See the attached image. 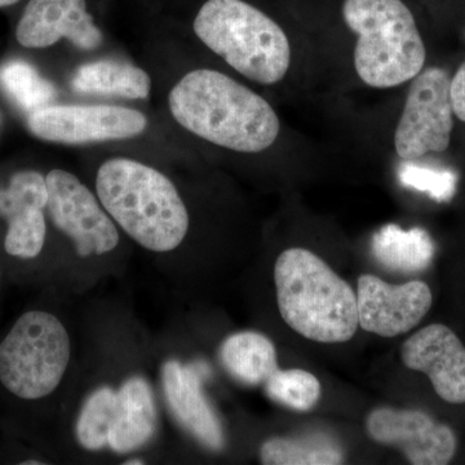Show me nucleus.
<instances>
[{"instance_id":"2","label":"nucleus","mask_w":465,"mask_h":465,"mask_svg":"<svg viewBox=\"0 0 465 465\" xmlns=\"http://www.w3.org/2000/svg\"><path fill=\"white\" fill-rule=\"evenodd\" d=\"M96 192L110 217L145 249L168 252L186 237L188 210L176 186L155 168L110 159L97 173Z\"/></svg>"},{"instance_id":"27","label":"nucleus","mask_w":465,"mask_h":465,"mask_svg":"<svg viewBox=\"0 0 465 465\" xmlns=\"http://www.w3.org/2000/svg\"><path fill=\"white\" fill-rule=\"evenodd\" d=\"M124 464L125 465H136V464L143 465V460H139V459H134V460L125 461Z\"/></svg>"},{"instance_id":"17","label":"nucleus","mask_w":465,"mask_h":465,"mask_svg":"<svg viewBox=\"0 0 465 465\" xmlns=\"http://www.w3.org/2000/svg\"><path fill=\"white\" fill-rule=\"evenodd\" d=\"M72 87L79 94L142 100L149 96L152 79L140 67L114 60H100L79 67L73 76Z\"/></svg>"},{"instance_id":"7","label":"nucleus","mask_w":465,"mask_h":465,"mask_svg":"<svg viewBox=\"0 0 465 465\" xmlns=\"http://www.w3.org/2000/svg\"><path fill=\"white\" fill-rule=\"evenodd\" d=\"M451 76L442 67H424L410 84L394 150L403 161H415L448 150L454 128Z\"/></svg>"},{"instance_id":"28","label":"nucleus","mask_w":465,"mask_h":465,"mask_svg":"<svg viewBox=\"0 0 465 465\" xmlns=\"http://www.w3.org/2000/svg\"><path fill=\"white\" fill-rule=\"evenodd\" d=\"M0 278H2V275H0Z\"/></svg>"},{"instance_id":"9","label":"nucleus","mask_w":465,"mask_h":465,"mask_svg":"<svg viewBox=\"0 0 465 465\" xmlns=\"http://www.w3.org/2000/svg\"><path fill=\"white\" fill-rule=\"evenodd\" d=\"M54 224L74 242L78 255H103L118 246L119 232L90 189L74 174L52 170L45 177Z\"/></svg>"},{"instance_id":"8","label":"nucleus","mask_w":465,"mask_h":465,"mask_svg":"<svg viewBox=\"0 0 465 465\" xmlns=\"http://www.w3.org/2000/svg\"><path fill=\"white\" fill-rule=\"evenodd\" d=\"M146 125L143 113L113 105H47L27 118L34 136L69 145L131 139Z\"/></svg>"},{"instance_id":"18","label":"nucleus","mask_w":465,"mask_h":465,"mask_svg":"<svg viewBox=\"0 0 465 465\" xmlns=\"http://www.w3.org/2000/svg\"><path fill=\"white\" fill-rule=\"evenodd\" d=\"M226 371L246 385L265 384L278 370L277 351L271 339L259 332L229 336L220 351Z\"/></svg>"},{"instance_id":"23","label":"nucleus","mask_w":465,"mask_h":465,"mask_svg":"<svg viewBox=\"0 0 465 465\" xmlns=\"http://www.w3.org/2000/svg\"><path fill=\"white\" fill-rule=\"evenodd\" d=\"M264 385L269 399L296 411L313 409L322 394L316 376L302 369L277 370Z\"/></svg>"},{"instance_id":"15","label":"nucleus","mask_w":465,"mask_h":465,"mask_svg":"<svg viewBox=\"0 0 465 465\" xmlns=\"http://www.w3.org/2000/svg\"><path fill=\"white\" fill-rule=\"evenodd\" d=\"M208 367L197 362L183 365L168 361L163 366V388L168 405L180 424L211 450L224 448L222 424L202 391Z\"/></svg>"},{"instance_id":"6","label":"nucleus","mask_w":465,"mask_h":465,"mask_svg":"<svg viewBox=\"0 0 465 465\" xmlns=\"http://www.w3.org/2000/svg\"><path fill=\"white\" fill-rule=\"evenodd\" d=\"M70 356L65 326L47 312H27L0 344V381L18 399H45L63 381Z\"/></svg>"},{"instance_id":"12","label":"nucleus","mask_w":465,"mask_h":465,"mask_svg":"<svg viewBox=\"0 0 465 465\" xmlns=\"http://www.w3.org/2000/svg\"><path fill=\"white\" fill-rule=\"evenodd\" d=\"M401 361L427 375L440 399L465 403V347L450 327L434 323L416 331L403 342Z\"/></svg>"},{"instance_id":"20","label":"nucleus","mask_w":465,"mask_h":465,"mask_svg":"<svg viewBox=\"0 0 465 465\" xmlns=\"http://www.w3.org/2000/svg\"><path fill=\"white\" fill-rule=\"evenodd\" d=\"M260 459L265 465H336L344 461V455L332 440L317 434L268 440L260 449Z\"/></svg>"},{"instance_id":"26","label":"nucleus","mask_w":465,"mask_h":465,"mask_svg":"<svg viewBox=\"0 0 465 465\" xmlns=\"http://www.w3.org/2000/svg\"><path fill=\"white\" fill-rule=\"evenodd\" d=\"M18 0H0V8L8 7V5H15Z\"/></svg>"},{"instance_id":"25","label":"nucleus","mask_w":465,"mask_h":465,"mask_svg":"<svg viewBox=\"0 0 465 465\" xmlns=\"http://www.w3.org/2000/svg\"><path fill=\"white\" fill-rule=\"evenodd\" d=\"M451 101L455 116L465 124V61L451 76Z\"/></svg>"},{"instance_id":"1","label":"nucleus","mask_w":465,"mask_h":465,"mask_svg":"<svg viewBox=\"0 0 465 465\" xmlns=\"http://www.w3.org/2000/svg\"><path fill=\"white\" fill-rule=\"evenodd\" d=\"M168 105L174 121L189 133L232 152L256 154L272 148L280 136L273 106L216 70L183 75L171 90Z\"/></svg>"},{"instance_id":"16","label":"nucleus","mask_w":465,"mask_h":465,"mask_svg":"<svg viewBox=\"0 0 465 465\" xmlns=\"http://www.w3.org/2000/svg\"><path fill=\"white\" fill-rule=\"evenodd\" d=\"M157 412L148 382L131 378L118 391V409L109 433L108 446L115 452H130L145 445L155 432Z\"/></svg>"},{"instance_id":"11","label":"nucleus","mask_w":465,"mask_h":465,"mask_svg":"<svg viewBox=\"0 0 465 465\" xmlns=\"http://www.w3.org/2000/svg\"><path fill=\"white\" fill-rule=\"evenodd\" d=\"M366 428L375 442L400 449L414 465L449 464L457 452L451 428L419 410L376 409Z\"/></svg>"},{"instance_id":"21","label":"nucleus","mask_w":465,"mask_h":465,"mask_svg":"<svg viewBox=\"0 0 465 465\" xmlns=\"http://www.w3.org/2000/svg\"><path fill=\"white\" fill-rule=\"evenodd\" d=\"M0 88L18 108L33 113L45 108L56 96L54 84L25 61H8L0 66Z\"/></svg>"},{"instance_id":"5","label":"nucleus","mask_w":465,"mask_h":465,"mask_svg":"<svg viewBox=\"0 0 465 465\" xmlns=\"http://www.w3.org/2000/svg\"><path fill=\"white\" fill-rule=\"evenodd\" d=\"M194 32L213 54L255 84H280L292 60L282 27L243 0H207Z\"/></svg>"},{"instance_id":"24","label":"nucleus","mask_w":465,"mask_h":465,"mask_svg":"<svg viewBox=\"0 0 465 465\" xmlns=\"http://www.w3.org/2000/svg\"><path fill=\"white\" fill-rule=\"evenodd\" d=\"M401 182L409 188L425 192L436 201H448L454 195L457 177L448 171H434L416 166L402 167Z\"/></svg>"},{"instance_id":"19","label":"nucleus","mask_w":465,"mask_h":465,"mask_svg":"<svg viewBox=\"0 0 465 465\" xmlns=\"http://www.w3.org/2000/svg\"><path fill=\"white\" fill-rule=\"evenodd\" d=\"M374 258L384 268L401 273L427 269L434 256L432 238L423 229L403 231L399 225L382 226L372 238Z\"/></svg>"},{"instance_id":"22","label":"nucleus","mask_w":465,"mask_h":465,"mask_svg":"<svg viewBox=\"0 0 465 465\" xmlns=\"http://www.w3.org/2000/svg\"><path fill=\"white\" fill-rule=\"evenodd\" d=\"M116 409L118 391L108 387L94 391L90 399L85 401L76 424V436L84 449L100 450L108 446Z\"/></svg>"},{"instance_id":"14","label":"nucleus","mask_w":465,"mask_h":465,"mask_svg":"<svg viewBox=\"0 0 465 465\" xmlns=\"http://www.w3.org/2000/svg\"><path fill=\"white\" fill-rule=\"evenodd\" d=\"M26 48H47L66 38L81 50L99 47L103 34L88 14L85 0H30L16 30Z\"/></svg>"},{"instance_id":"10","label":"nucleus","mask_w":465,"mask_h":465,"mask_svg":"<svg viewBox=\"0 0 465 465\" xmlns=\"http://www.w3.org/2000/svg\"><path fill=\"white\" fill-rule=\"evenodd\" d=\"M356 293L358 324L382 338L411 331L433 302L432 291L423 281L390 284L371 274L358 278Z\"/></svg>"},{"instance_id":"13","label":"nucleus","mask_w":465,"mask_h":465,"mask_svg":"<svg viewBox=\"0 0 465 465\" xmlns=\"http://www.w3.org/2000/svg\"><path fill=\"white\" fill-rule=\"evenodd\" d=\"M47 203V180L36 171H21L12 176L8 188L0 189V217L8 223L5 247L9 255L34 259L41 253Z\"/></svg>"},{"instance_id":"4","label":"nucleus","mask_w":465,"mask_h":465,"mask_svg":"<svg viewBox=\"0 0 465 465\" xmlns=\"http://www.w3.org/2000/svg\"><path fill=\"white\" fill-rule=\"evenodd\" d=\"M342 17L357 36L354 69L369 87H399L424 69V41L402 0H344Z\"/></svg>"},{"instance_id":"3","label":"nucleus","mask_w":465,"mask_h":465,"mask_svg":"<svg viewBox=\"0 0 465 465\" xmlns=\"http://www.w3.org/2000/svg\"><path fill=\"white\" fill-rule=\"evenodd\" d=\"M278 309L284 322L309 341L338 344L358 327L357 293L316 253L289 249L274 266Z\"/></svg>"}]
</instances>
